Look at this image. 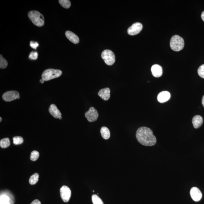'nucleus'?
Masks as SVG:
<instances>
[{
  "label": "nucleus",
  "instance_id": "nucleus-22",
  "mask_svg": "<svg viewBox=\"0 0 204 204\" xmlns=\"http://www.w3.org/2000/svg\"><path fill=\"white\" fill-rule=\"evenodd\" d=\"M8 62L6 59L3 57L2 56L0 55V68L4 69L7 67Z\"/></svg>",
  "mask_w": 204,
  "mask_h": 204
},
{
  "label": "nucleus",
  "instance_id": "nucleus-24",
  "mask_svg": "<svg viewBox=\"0 0 204 204\" xmlns=\"http://www.w3.org/2000/svg\"><path fill=\"white\" fill-rule=\"evenodd\" d=\"M39 156V152L37 151H34L31 152L30 159L32 161H35L38 159Z\"/></svg>",
  "mask_w": 204,
  "mask_h": 204
},
{
  "label": "nucleus",
  "instance_id": "nucleus-32",
  "mask_svg": "<svg viewBox=\"0 0 204 204\" xmlns=\"http://www.w3.org/2000/svg\"><path fill=\"white\" fill-rule=\"evenodd\" d=\"M44 81H44V80H43V79H41V80H40V82L42 84H43L44 83Z\"/></svg>",
  "mask_w": 204,
  "mask_h": 204
},
{
  "label": "nucleus",
  "instance_id": "nucleus-5",
  "mask_svg": "<svg viewBox=\"0 0 204 204\" xmlns=\"http://www.w3.org/2000/svg\"><path fill=\"white\" fill-rule=\"evenodd\" d=\"M101 57L105 63L108 65H112L115 62V56L112 51L106 50L101 53Z\"/></svg>",
  "mask_w": 204,
  "mask_h": 204
},
{
  "label": "nucleus",
  "instance_id": "nucleus-29",
  "mask_svg": "<svg viewBox=\"0 0 204 204\" xmlns=\"http://www.w3.org/2000/svg\"><path fill=\"white\" fill-rule=\"evenodd\" d=\"M30 204H41L40 201L36 199L33 201Z\"/></svg>",
  "mask_w": 204,
  "mask_h": 204
},
{
  "label": "nucleus",
  "instance_id": "nucleus-20",
  "mask_svg": "<svg viewBox=\"0 0 204 204\" xmlns=\"http://www.w3.org/2000/svg\"><path fill=\"white\" fill-rule=\"evenodd\" d=\"M61 6L65 9H69L71 6V2L69 0H60L59 1Z\"/></svg>",
  "mask_w": 204,
  "mask_h": 204
},
{
  "label": "nucleus",
  "instance_id": "nucleus-27",
  "mask_svg": "<svg viewBox=\"0 0 204 204\" xmlns=\"http://www.w3.org/2000/svg\"><path fill=\"white\" fill-rule=\"evenodd\" d=\"M30 46L32 48L36 49L39 46V44L37 42H35L31 41L30 42Z\"/></svg>",
  "mask_w": 204,
  "mask_h": 204
},
{
  "label": "nucleus",
  "instance_id": "nucleus-11",
  "mask_svg": "<svg viewBox=\"0 0 204 204\" xmlns=\"http://www.w3.org/2000/svg\"><path fill=\"white\" fill-rule=\"evenodd\" d=\"M49 112L54 118H59L60 120L62 119L61 113L55 104H52L50 105L49 108Z\"/></svg>",
  "mask_w": 204,
  "mask_h": 204
},
{
  "label": "nucleus",
  "instance_id": "nucleus-28",
  "mask_svg": "<svg viewBox=\"0 0 204 204\" xmlns=\"http://www.w3.org/2000/svg\"><path fill=\"white\" fill-rule=\"evenodd\" d=\"M9 198H7V197H5L4 198H2V200L1 199V204H10L9 203V200H7Z\"/></svg>",
  "mask_w": 204,
  "mask_h": 204
},
{
  "label": "nucleus",
  "instance_id": "nucleus-26",
  "mask_svg": "<svg viewBox=\"0 0 204 204\" xmlns=\"http://www.w3.org/2000/svg\"><path fill=\"white\" fill-rule=\"evenodd\" d=\"M38 57V53L37 52H31L29 54V58L30 60H36Z\"/></svg>",
  "mask_w": 204,
  "mask_h": 204
},
{
  "label": "nucleus",
  "instance_id": "nucleus-6",
  "mask_svg": "<svg viewBox=\"0 0 204 204\" xmlns=\"http://www.w3.org/2000/svg\"><path fill=\"white\" fill-rule=\"evenodd\" d=\"M99 116V114L97 110L93 107H91L88 111L85 113V117L90 122L96 121Z\"/></svg>",
  "mask_w": 204,
  "mask_h": 204
},
{
  "label": "nucleus",
  "instance_id": "nucleus-21",
  "mask_svg": "<svg viewBox=\"0 0 204 204\" xmlns=\"http://www.w3.org/2000/svg\"><path fill=\"white\" fill-rule=\"evenodd\" d=\"M92 201L93 204H104L101 198L96 195L92 196Z\"/></svg>",
  "mask_w": 204,
  "mask_h": 204
},
{
  "label": "nucleus",
  "instance_id": "nucleus-12",
  "mask_svg": "<svg viewBox=\"0 0 204 204\" xmlns=\"http://www.w3.org/2000/svg\"><path fill=\"white\" fill-rule=\"evenodd\" d=\"M152 74L156 78H159L163 74V69L160 65H155L152 66L151 69Z\"/></svg>",
  "mask_w": 204,
  "mask_h": 204
},
{
  "label": "nucleus",
  "instance_id": "nucleus-25",
  "mask_svg": "<svg viewBox=\"0 0 204 204\" xmlns=\"http://www.w3.org/2000/svg\"><path fill=\"white\" fill-rule=\"evenodd\" d=\"M198 73L201 78L204 79V65H202L199 67L198 69Z\"/></svg>",
  "mask_w": 204,
  "mask_h": 204
},
{
  "label": "nucleus",
  "instance_id": "nucleus-23",
  "mask_svg": "<svg viewBox=\"0 0 204 204\" xmlns=\"http://www.w3.org/2000/svg\"><path fill=\"white\" fill-rule=\"evenodd\" d=\"M14 143L15 145H19L22 144L24 142V139L21 136H15L13 138Z\"/></svg>",
  "mask_w": 204,
  "mask_h": 204
},
{
  "label": "nucleus",
  "instance_id": "nucleus-15",
  "mask_svg": "<svg viewBox=\"0 0 204 204\" xmlns=\"http://www.w3.org/2000/svg\"><path fill=\"white\" fill-rule=\"evenodd\" d=\"M66 37L70 42L75 44H78L80 41L78 37L74 33L70 31H67L65 33Z\"/></svg>",
  "mask_w": 204,
  "mask_h": 204
},
{
  "label": "nucleus",
  "instance_id": "nucleus-31",
  "mask_svg": "<svg viewBox=\"0 0 204 204\" xmlns=\"http://www.w3.org/2000/svg\"><path fill=\"white\" fill-rule=\"evenodd\" d=\"M202 105H203V106L204 107V95H203V98H202Z\"/></svg>",
  "mask_w": 204,
  "mask_h": 204
},
{
  "label": "nucleus",
  "instance_id": "nucleus-18",
  "mask_svg": "<svg viewBox=\"0 0 204 204\" xmlns=\"http://www.w3.org/2000/svg\"><path fill=\"white\" fill-rule=\"evenodd\" d=\"M39 177V174L37 173L33 174L29 179V184L31 185H35L38 181Z\"/></svg>",
  "mask_w": 204,
  "mask_h": 204
},
{
  "label": "nucleus",
  "instance_id": "nucleus-33",
  "mask_svg": "<svg viewBox=\"0 0 204 204\" xmlns=\"http://www.w3.org/2000/svg\"><path fill=\"white\" fill-rule=\"evenodd\" d=\"M2 121V118L1 117H0V122H1Z\"/></svg>",
  "mask_w": 204,
  "mask_h": 204
},
{
  "label": "nucleus",
  "instance_id": "nucleus-9",
  "mask_svg": "<svg viewBox=\"0 0 204 204\" xmlns=\"http://www.w3.org/2000/svg\"><path fill=\"white\" fill-rule=\"evenodd\" d=\"M143 29L142 24L139 22L135 23L128 28V34L130 35L134 36L139 34Z\"/></svg>",
  "mask_w": 204,
  "mask_h": 204
},
{
  "label": "nucleus",
  "instance_id": "nucleus-30",
  "mask_svg": "<svg viewBox=\"0 0 204 204\" xmlns=\"http://www.w3.org/2000/svg\"><path fill=\"white\" fill-rule=\"evenodd\" d=\"M201 17L202 19L203 20V21L204 22V11H203V12L202 13Z\"/></svg>",
  "mask_w": 204,
  "mask_h": 204
},
{
  "label": "nucleus",
  "instance_id": "nucleus-4",
  "mask_svg": "<svg viewBox=\"0 0 204 204\" xmlns=\"http://www.w3.org/2000/svg\"><path fill=\"white\" fill-rule=\"evenodd\" d=\"M62 72L60 70L54 69H50L44 71L42 75V79L44 81L52 80V79L58 78L61 75Z\"/></svg>",
  "mask_w": 204,
  "mask_h": 204
},
{
  "label": "nucleus",
  "instance_id": "nucleus-2",
  "mask_svg": "<svg viewBox=\"0 0 204 204\" xmlns=\"http://www.w3.org/2000/svg\"><path fill=\"white\" fill-rule=\"evenodd\" d=\"M28 17L33 23L37 27H42L44 25V16L37 11H31L28 13Z\"/></svg>",
  "mask_w": 204,
  "mask_h": 204
},
{
  "label": "nucleus",
  "instance_id": "nucleus-3",
  "mask_svg": "<svg viewBox=\"0 0 204 204\" xmlns=\"http://www.w3.org/2000/svg\"><path fill=\"white\" fill-rule=\"evenodd\" d=\"M171 49L175 52H178L183 49L185 45L184 39L178 35L173 36L171 38L170 43Z\"/></svg>",
  "mask_w": 204,
  "mask_h": 204
},
{
  "label": "nucleus",
  "instance_id": "nucleus-19",
  "mask_svg": "<svg viewBox=\"0 0 204 204\" xmlns=\"http://www.w3.org/2000/svg\"><path fill=\"white\" fill-rule=\"evenodd\" d=\"M10 145V142L9 138H4L0 141V146L2 148H6L9 147Z\"/></svg>",
  "mask_w": 204,
  "mask_h": 204
},
{
  "label": "nucleus",
  "instance_id": "nucleus-17",
  "mask_svg": "<svg viewBox=\"0 0 204 204\" xmlns=\"http://www.w3.org/2000/svg\"><path fill=\"white\" fill-rule=\"evenodd\" d=\"M101 134L102 137L105 139H109L111 136L109 130L106 127H103L101 128Z\"/></svg>",
  "mask_w": 204,
  "mask_h": 204
},
{
  "label": "nucleus",
  "instance_id": "nucleus-16",
  "mask_svg": "<svg viewBox=\"0 0 204 204\" xmlns=\"http://www.w3.org/2000/svg\"><path fill=\"white\" fill-rule=\"evenodd\" d=\"M192 123L194 128L197 129L202 125L203 123V119L200 116H196L192 118Z\"/></svg>",
  "mask_w": 204,
  "mask_h": 204
},
{
  "label": "nucleus",
  "instance_id": "nucleus-10",
  "mask_svg": "<svg viewBox=\"0 0 204 204\" xmlns=\"http://www.w3.org/2000/svg\"><path fill=\"white\" fill-rule=\"evenodd\" d=\"M190 195L192 199L195 202L199 201L202 198V192L197 187H193L191 189Z\"/></svg>",
  "mask_w": 204,
  "mask_h": 204
},
{
  "label": "nucleus",
  "instance_id": "nucleus-8",
  "mask_svg": "<svg viewBox=\"0 0 204 204\" xmlns=\"http://www.w3.org/2000/svg\"><path fill=\"white\" fill-rule=\"evenodd\" d=\"M3 99L6 102H10L20 98L18 92L16 91H9L6 92L3 94Z\"/></svg>",
  "mask_w": 204,
  "mask_h": 204
},
{
  "label": "nucleus",
  "instance_id": "nucleus-14",
  "mask_svg": "<svg viewBox=\"0 0 204 204\" xmlns=\"http://www.w3.org/2000/svg\"><path fill=\"white\" fill-rule=\"evenodd\" d=\"M110 90L109 88H106L100 90L98 92V95L101 97L102 99L107 101L109 100L110 97Z\"/></svg>",
  "mask_w": 204,
  "mask_h": 204
},
{
  "label": "nucleus",
  "instance_id": "nucleus-1",
  "mask_svg": "<svg viewBox=\"0 0 204 204\" xmlns=\"http://www.w3.org/2000/svg\"><path fill=\"white\" fill-rule=\"evenodd\" d=\"M136 138L140 143L145 146H152L157 142L152 130L145 127L140 128L137 130Z\"/></svg>",
  "mask_w": 204,
  "mask_h": 204
},
{
  "label": "nucleus",
  "instance_id": "nucleus-7",
  "mask_svg": "<svg viewBox=\"0 0 204 204\" xmlns=\"http://www.w3.org/2000/svg\"><path fill=\"white\" fill-rule=\"evenodd\" d=\"M61 198L65 202H68L71 196V191L66 186H63L60 189Z\"/></svg>",
  "mask_w": 204,
  "mask_h": 204
},
{
  "label": "nucleus",
  "instance_id": "nucleus-13",
  "mask_svg": "<svg viewBox=\"0 0 204 204\" xmlns=\"http://www.w3.org/2000/svg\"><path fill=\"white\" fill-rule=\"evenodd\" d=\"M171 97V94L169 92L164 91L161 92L157 96L158 101L159 103H163L168 101Z\"/></svg>",
  "mask_w": 204,
  "mask_h": 204
}]
</instances>
